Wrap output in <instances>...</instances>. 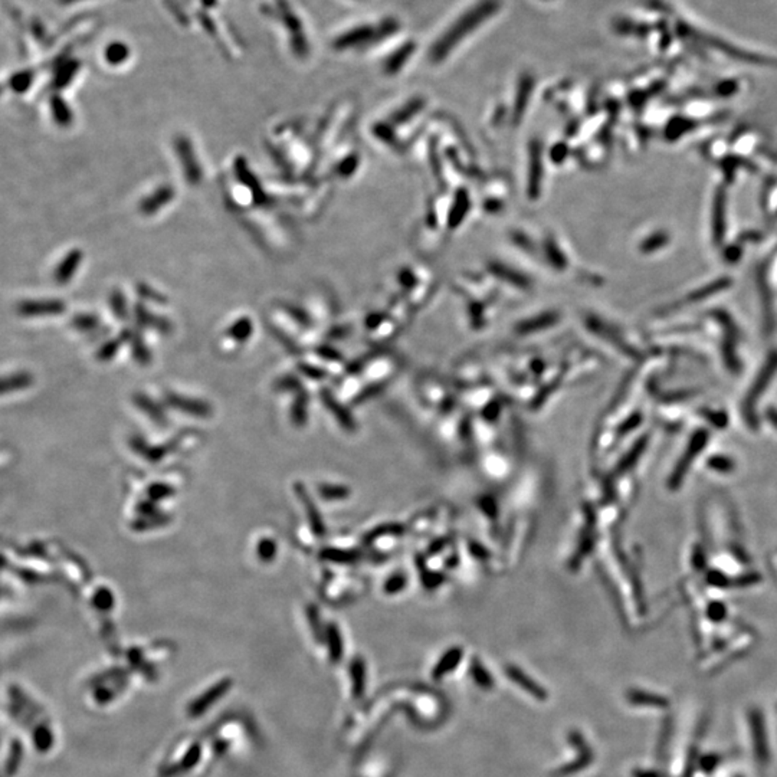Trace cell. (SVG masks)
Segmentation results:
<instances>
[{
    "label": "cell",
    "instance_id": "obj_1",
    "mask_svg": "<svg viewBox=\"0 0 777 777\" xmlns=\"http://www.w3.org/2000/svg\"><path fill=\"white\" fill-rule=\"evenodd\" d=\"M498 9V0H481L480 4L473 5V8L462 14L459 19H456L448 28V31L438 38L436 43L431 49V56L435 61H439V59L448 56L454 48H456L466 36L475 32L476 28L486 23L493 15L497 14Z\"/></svg>",
    "mask_w": 777,
    "mask_h": 777
},
{
    "label": "cell",
    "instance_id": "obj_5",
    "mask_svg": "<svg viewBox=\"0 0 777 777\" xmlns=\"http://www.w3.org/2000/svg\"><path fill=\"white\" fill-rule=\"evenodd\" d=\"M55 123L61 127H68L73 123V112L70 107L59 98H53L50 102Z\"/></svg>",
    "mask_w": 777,
    "mask_h": 777
},
{
    "label": "cell",
    "instance_id": "obj_6",
    "mask_svg": "<svg viewBox=\"0 0 777 777\" xmlns=\"http://www.w3.org/2000/svg\"><path fill=\"white\" fill-rule=\"evenodd\" d=\"M459 660H461V649H451L441 660L439 665L436 667L435 677L439 678V677L445 675L446 672H449L451 670H454L458 665Z\"/></svg>",
    "mask_w": 777,
    "mask_h": 777
},
{
    "label": "cell",
    "instance_id": "obj_7",
    "mask_svg": "<svg viewBox=\"0 0 777 777\" xmlns=\"http://www.w3.org/2000/svg\"><path fill=\"white\" fill-rule=\"evenodd\" d=\"M73 324L75 328L81 331H90L98 326V320L95 318V316H91V314H78V316H74Z\"/></svg>",
    "mask_w": 777,
    "mask_h": 777
},
{
    "label": "cell",
    "instance_id": "obj_8",
    "mask_svg": "<svg viewBox=\"0 0 777 777\" xmlns=\"http://www.w3.org/2000/svg\"><path fill=\"white\" fill-rule=\"evenodd\" d=\"M473 677L478 682L483 684V687H491V678L486 674V671H483L480 665L473 667Z\"/></svg>",
    "mask_w": 777,
    "mask_h": 777
},
{
    "label": "cell",
    "instance_id": "obj_2",
    "mask_svg": "<svg viewBox=\"0 0 777 777\" xmlns=\"http://www.w3.org/2000/svg\"><path fill=\"white\" fill-rule=\"evenodd\" d=\"M65 311V304L59 300H25L18 304V313L22 317H43V316H56Z\"/></svg>",
    "mask_w": 777,
    "mask_h": 777
},
{
    "label": "cell",
    "instance_id": "obj_3",
    "mask_svg": "<svg viewBox=\"0 0 777 777\" xmlns=\"http://www.w3.org/2000/svg\"><path fill=\"white\" fill-rule=\"evenodd\" d=\"M81 261H82V252L80 250H74L68 252L67 257L58 264L53 272V279L56 281V284L59 285L68 284L73 279V277L77 274L81 265Z\"/></svg>",
    "mask_w": 777,
    "mask_h": 777
},
{
    "label": "cell",
    "instance_id": "obj_9",
    "mask_svg": "<svg viewBox=\"0 0 777 777\" xmlns=\"http://www.w3.org/2000/svg\"><path fill=\"white\" fill-rule=\"evenodd\" d=\"M112 304H114V306H112V310L115 311L117 316H124V313H126V307H124V306H126V304H124L123 296H119L118 292H115V294L112 295Z\"/></svg>",
    "mask_w": 777,
    "mask_h": 777
},
{
    "label": "cell",
    "instance_id": "obj_4",
    "mask_svg": "<svg viewBox=\"0 0 777 777\" xmlns=\"http://www.w3.org/2000/svg\"><path fill=\"white\" fill-rule=\"evenodd\" d=\"M507 674L508 677L515 681L521 688H524L527 692H530L531 695H534V698H539V700H545L546 698V692L543 688H540L539 685H537L532 680H530L523 671H520L518 668L515 667H508L507 668Z\"/></svg>",
    "mask_w": 777,
    "mask_h": 777
}]
</instances>
